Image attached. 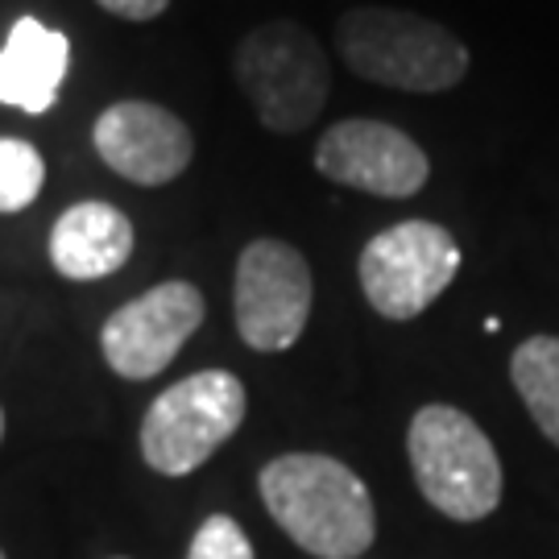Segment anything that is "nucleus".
<instances>
[{
    "mask_svg": "<svg viewBox=\"0 0 559 559\" xmlns=\"http://www.w3.org/2000/svg\"><path fill=\"white\" fill-rule=\"evenodd\" d=\"M92 138L108 170L138 187H166L195 158L191 129L154 100H120L104 108Z\"/></svg>",
    "mask_w": 559,
    "mask_h": 559,
    "instance_id": "10",
    "label": "nucleus"
},
{
    "mask_svg": "<svg viewBox=\"0 0 559 559\" xmlns=\"http://www.w3.org/2000/svg\"><path fill=\"white\" fill-rule=\"evenodd\" d=\"M71 41L59 29H46L38 17H21L0 46V104L29 117L50 112L67 80Z\"/></svg>",
    "mask_w": 559,
    "mask_h": 559,
    "instance_id": "12",
    "label": "nucleus"
},
{
    "mask_svg": "<svg viewBox=\"0 0 559 559\" xmlns=\"http://www.w3.org/2000/svg\"><path fill=\"white\" fill-rule=\"evenodd\" d=\"M316 170L336 187L381 200H411L431 179V162L419 141L373 117L336 120L316 145Z\"/></svg>",
    "mask_w": 559,
    "mask_h": 559,
    "instance_id": "8",
    "label": "nucleus"
},
{
    "mask_svg": "<svg viewBox=\"0 0 559 559\" xmlns=\"http://www.w3.org/2000/svg\"><path fill=\"white\" fill-rule=\"evenodd\" d=\"M456 237L431 221H402L381 228L360 249L357 274L369 307L394 323L419 320L460 274Z\"/></svg>",
    "mask_w": 559,
    "mask_h": 559,
    "instance_id": "6",
    "label": "nucleus"
},
{
    "mask_svg": "<svg viewBox=\"0 0 559 559\" xmlns=\"http://www.w3.org/2000/svg\"><path fill=\"white\" fill-rule=\"evenodd\" d=\"M96 4L120 21H154L170 9V0H96Z\"/></svg>",
    "mask_w": 559,
    "mask_h": 559,
    "instance_id": "16",
    "label": "nucleus"
},
{
    "mask_svg": "<svg viewBox=\"0 0 559 559\" xmlns=\"http://www.w3.org/2000/svg\"><path fill=\"white\" fill-rule=\"evenodd\" d=\"M336 41L340 59L353 75L415 96L448 92L468 75L464 41L440 21L406 9H348L336 25Z\"/></svg>",
    "mask_w": 559,
    "mask_h": 559,
    "instance_id": "2",
    "label": "nucleus"
},
{
    "mask_svg": "<svg viewBox=\"0 0 559 559\" xmlns=\"http://www.w3.org/2000/svg\"><path fill=\"white\" fill-rule=\"evenodd\" d=\"M249 411L237 373L200 369L150 402L141 419V456L162 477H187L233 440Z\"/></svg>",
    "mask_w": 559,
    "mask_h": 559,
    "instance_id": "4",
    "label": "nucleus"
},
{
    "mask_svg": "<svg viewBox=\"0 0 559 559\" xmlns=\"http://www.w3.org/2000/svg\"><path fill=\"white\" fill-rule=\"evenodd\" d=\"M133 258V224L104 200L67 207L50 228V265L71 282H96L117 274Z\"/></svg>",
    "mask_w": 559,
    "mask_h": 559,
    "instance_id": "11",
    "label": "nucleus"
},
{
    "mask_svg": "<svg viewBox=\"0 0 559 559\" xmlns=\"http://www.w3.org/2000/svg\"><path fill=\"white\" fill-rule=\"evenodd\" d=\"M510 381L535 427L559 448V336L522 340L510 357Z\"/></svg>",
    "mask_w": 559,
    "mask_h": 559,
    "instance_id": "13",
    "label": "nucleus"
},
{
    "mask_svg": "<svg viewBox=\"0 0 559 559\" xmlns=\"http://www.w3.org/2000/svg\"><path fill=\"white\" fill-rule=\"evenodd\" d=\"M203 323V295L191 282H162L133 302L117 307L100 328L108 369L124 381H150L182 353Z\"/></svg>",
    "mask_w": 559,
    "mask_h": 559,
    "instance_id": "9",
    "label": "nucleus"
},
{
    "mask_svg": "<svg viewBox=\"0 0 559 559\" xmlns=\"http://www.w3.org/2000/svg\"><path fill=\"white\" fill-rule=\"evenodd\" d=\"M46 162L21 138H0V212H25L41 195Z\"/></svg>",
    "mask_w": 559,
    "mask_h": 559,
    "instance_id": "14",
    "label": "nucleus"
},
{
    "mask_svg": "<svg viewBox=\"0 0 559 559\" xmlns=\"http://www.w3.org/2000/svg\"><path fill=\"white\" fill-rule=\"evenodd\" d=\"M237 83L270 133H299L328 104L332 67L299 21H265L237 46Z\"/></svg>",
    "mask_w": 559,
    "mask_h": 559,
    "instance_id": "5",
    "label": "nucleus"
},
{
    "mask_svg": "<svg viewBox=\"0 0 559 559\" xmlns=\"http://www.w3.org/2000/svg\"><path fill=\"white\" fill-rule=\"evenodd\" d=\"M415 485L452 522H480L501 506V460L473 415L448 402H427L406 431Z\"/></svg>",
    "mask_w": 559,
    "mask_h": 559,
    "instance_id": "3",
    "label": "nucleus"
},
{
    "mask_svg": "<svg viewBox=\"0 0 559 559\" xmlns=\"http://www.w3.org/2000/svg\"><path fill=\"white\" fill-rule=\"evenodd\" d=\"M187 559H253V543L240 531L237 519L228 514H212V519L200 522L195 539H191V551Z\"/></svg>",
    "mask_w": 559,
    "mask_h": 559,
    "instance_id": "15",
    "label": "nucleus"
},
{
    "mask_svg": "<svg viewBox=\"0 0 559 559\" xmlns=\"http://www.w3.org/2000/svg\"><path fill=\"white\" fill-rule=\"evenodd\" d=\"M270 519L316 559H360L378 539V510L365 480L336 456L286 452L258 477Z\"/></svg>",
    "mask_w": 559,
    "mask_h": 559,
    "instance_id": "1",
    "label": "nucleus"
},
{
    "mask_svg": "<svg viewBox=\"0 0 559 559\" xmlns=\"http://www.w3.org/2000/svg\"><path fill=\"white\" fill-rule=\"evenodd\" d=\"M0 559H4V551H0Z\"/></svg>",
    "mask_w": 559,
    "mask_h": 559,
    "instance_id": "18",
    "label": "nucleus"
},
{
    "mask_svg": "<svg viewBox=\"0 0 559 559\" xmlns=\"http://www.w3.org/2000/svg\"><path fill=\"white\" fill-rule=\"evenodd\" d=\"M0 440H4V411H0Z\"/></svg>",
    "mask_w": 559,
    "mask_h": 559,
    "instance_id": "17",
    "label": "nucleus"
},
{
    "mask_svg": "<svg viewBox=\"0 0 559 559\" xmlns=\"http://www.w3.org/2000/svg\"><path fill=\"white\" fill-rule=\"evenodd\" d=\"M237 332L258 353H286L311 320V265L295 245L258 237L240 249L233 286Z\"/></svg>",
    "mask_w": 559,
    "mask_h": 559,
    "instance_id": "7",
    "label": "nucleus"
}]
</instances>
